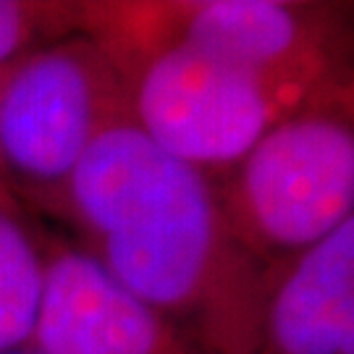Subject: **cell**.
I'll list each match as a JSON object with an SVG mask.
<instances>
[{
    "instance_id": "cell-7",
    "label": "cell",
    "mask_w": 354,
    "mask_h": 354,
    "mask_svg": "<svg viewBox=\"0 0 354 354\" xmlns=\"http://www.w3.org/2000/svg\"><path fill=\"white\" fill-rule=\"evenodd\" d=\"M45 286L42 228L21 203L0 197V352L32 344Z\"/></svg>"
},
{
    "instance_id": "cell-4",
    "label": "cell",
    "mask_w": 354,
    "mask_h": 354,
    "mask_svg": "<svg viewBox=\"0 0 354 354\" xmlns=\"http://www.w3.org/2000/svg\"><path fill=\"white\" fill-rule=\"evenodd\" d=\"M349 6L299 0L160 3L168 37L223 55L254 71L330 89L354 84Z\"/></svg>"
},
{
    "instance_id": "cell-5",
    "label": "cell",
    "mask_w": 354,
    "mask_h": 354,
    "mask_svg": "<svg viewBox=\"0 0 354 354\" xmlns=\"http://www.w3.org/2000/svg\"><path fill=\"white\" fill-rule=\"evenodd\" d=\"M42 254L45 286L29 344L39 354H203L76 244L42 231Z\"/></svg>"
},
{
    "instance_id": "cell-3",
    "label": "cell",
    "mask_w": 354,
    "mask_h": 354,
    "mask_svg": "<svg viewBox=\"0 0 354 354\" xmlns=\"http://www.w3.org/2000/svg\"><path fill=\"white\" fill-rule=\"evenodd\" d=\"M124 79L102 48L74 32L0 66V176L16 203L45 207L89 147L127 118Z\"/></svg>"
},
{
    "instance_id": "cell-10",
    "label": "cell",
    "mask_w": 354,
    "mask_h": 354,
    "mask_svg": "<svg viewBox=\"0 0 354 354\" xmlns=\"http://www.w3.org/2000/svg\"><path fill=\"white\" fill-rule=\"evenodd\" d=\"M0 187H6V184H3V176H0ZM6 189H8V187H6Z\"/></svg>"
},
{
    "instance_id": "cell-6",
    "label": "cell",
    "mask_w": 354,
    "mask_h": 354,
    "mask_svg": "<svg viewBox=\"0 0 354 354\" xmlns=\"http://www.w3.org/2000/svg\"><path fill=\"white\" fill-rule=\"evenodd\" d=\"M254 354H354V218L276 268Z\"/></svg>"
},
{
    "instance_id": "cell-2",
    "label": "cell",
    "mask_w": 354,
    "mask_h": 354,
    "mask_svg": "<svg viewBox=\"0 0 354 354\" xmlns=\"http://www.w3.org/2000/svg\"><path fill=\"white\" fill-rule=\"evenodd\" d=\"M215 192L231 236L268 270L328 239L354 218V87L268 129Z\"/></svg>"
},
{
    "instance_id": "cell-8",
    "label": "cell",
    "mask_w": 354,
    "mask_h": 354,
    "mask_svg": "<svg viewBox=\"0 0 354 354\" xmlns=\"http://www.w3.org/2000/svg\"><path fill=\"white\" fill-rule=\"evenodd\" d=\"M84 3L0 0V66L16 55L82 32Z\"/></svg>"
},
{
    "instance_id": "cell-1",
    "label": "cell",
    "mask_w": 354,
    "mask_h": 354,
    "mask_svg": "<svg viewBox=\"0 0 354 354\" xmlns=\"http://www.w3.org/2000/svg\"><path fill=\"white\" fill-rule=\"evenodd\" d=\"M42 213L203 354H254L276 270L226 228L215 178L163 152L131 115L89 147Z\"/></svg>"
},
{
    "instance_id": "cell-9",
    "label": "cell",
    "mask_w": 354,
    "mask_h": 354,
    "mask_svg": "<svg viewBox=\"0 0 354 354\" xmlns=\"http://www.w3.org/2000/svg\"><path fill=\"white\" fill-rule=\"evenodd\" d=\"M0 354H39V352L32 349V346H21V349H11V352H0Z\"/></svg>"
}]
</instances>
